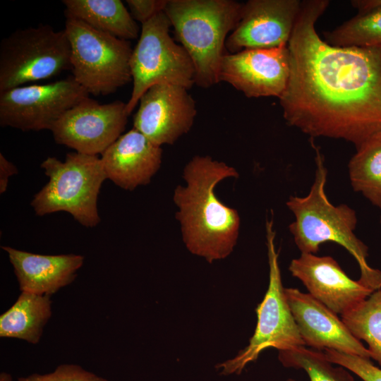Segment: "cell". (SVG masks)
<instances>
[{
    "mask_svg": "<svg viewBox=\"0 0 381 381\" xmlns=\"http://www.w3.org/2000/svg\"><path fill=\"white\" fill-rule=\"evenodd\" d=\"M289 270L308 294L337 314L343 315L368 298L373 291L351 279L330 256L301 253Z\"/></svg>",
    "mask_w": 381,
    "mask_h": 381,
    "instance_id": "cell-15",
    "label": "cell"
},
{
    "mask_svg": "<svg viewBox=\"0 0 381 381\" xmlns=\"http://www.w3.org/2000/svg\"><path fill=\"white\" fill-rule=\"evenodd\" d=\"M315 151V174L309 193L304 197L290 196L286 205L295 220L289 226L294 242L301 253L315 254L320 246L334 242L346 248L357 261L361 277L358 280L373 291L381 289V271L367 262L368 246L354 234L357 217L345 204L334 205L325 193L327 169L318 147Z\"/></svg>",
    "mask_w": 381,
    "mask_h": 381,
    "instance_id": "cell-3",
    "label": "cell"
},
{
    "mask_svg": "<svg viewBox=\"0 0 381 381\" xmlns=\"http://www.w3.org/2000/svg\"><path fill=\"white\" fill-rule=\"evenodd\" d=\"M71 68V47L64 30L40 25L17 30L0 42V92Z\"/></svg>",
    "mask_w": 381,
    "mask_h": 381,
    "instance_id": "cell-8",
    "label": "cell"
},
{
    "mask_svg": "<svg viewBox=\"0 0 381 381\" xmlns=\"http://www.w3.org/2000/svg\"><path fill=\"white\" fill-rule=\"evenodd\" d=\"M66 17L125 40L136 39L140 30L120 0H64Z\"/></svg>",
    "mask_w": 381,
    "mask_h": 381,
    "instance_id": "cell-19",
    "label": "cell"
},
{
    "mask_svg": "<svg viewBox=\"0 0 381 381\" xmlns=\"http://www.w3.org/2000/svg\"><path fill=\"white\" fill-rule=\"evenodd\" d=\"M272 219L266 222V239L270 267L269 285L256 308L257 325L248 345L231 359L217 364L220 374H240L262 351L269 347L279 351L305 346L287 302L276 250Z\"/></svg>",
    "mask_w": 381,
    "mask_h": 381,
    "instance_id": "cell-9",
    "label": "cell"
},
{
    "mask_svg": "<svg viewBox=\"0 0 381 381\" xmlns=\"http://www.w3.org/2000/svg\"><path fill=\"white\" fill-rule=\"evenodd\" d=\"M168 0H127L126 4L133 18L141 23H147L158 13L164 11Z\"/></svg>",
    "mask_w": 381,
    "mask_h": 381,
    "instance_id": "cell-27",
    "label": "cell"
},
{
    "mask_svg": "<svg viewBox=\"0 0 381 381\" xmlns=\"http://www.w3.org/2000/svg\"><path fill=\"white\" fill-rule=\"evenodd\" d=\"M133 128L153 144H174L191 128L196 116L195 102L188 89L171 84L150 87L140 97Z\"/></svg>",
    "mask_w": 381,
    "mask_h": 381,
    "instance_id": "cell-12",
    "label": "cell"
},
{
    "mask_svg": "<svg viewBox=\"0 0 381 381\" xmlns=\"http://www.w3.org/2000/svg\"><path fill=\"white\" fill-rule=\"evenodd\" d=\"M171 27L164 11L141 25L139 40L130 61L133 89L126 103L128 115L143 95L155 85L171 84L188 90L195 84L192 59L171 37Z\"/></svg>",
    "mask_w": 381,
    "mask_h": 381,
    "instance_id": "cell-7",
    "label": "cell"
},
{
    "mask_svg": "<svg viewBox=\"0 0 381 381\" xmlns=\"http://www.w3.org/2000/svg\"><path fill=\"white\" fill-rule=\"evenodd\" d=\"M356 150L348 165L351 186L381 209V135Z\"/></svg>",
    "mask_w": 381,
    "mask_h": 381,
    "instance_id": "cell-22",
    "label": "cell"
},
{
    "mask_svg": "<svg viewBox=\"0 0 381 381\" xmlns=\"http://www.w3.org/2000/svg\"><path fill=\"white\" fill-rule=\"evenodd\" d=\"M128 116L126 103L100 104L89 97L68 109L51 131L57 144L98 155L122 135Z\"/></svg>",
    "mask_w": 381,
    "mask_h": 381,
    "instance_id": "cell-11",
    "label": "cell"
},
{
    "mask_svg": "<svg viewBox=\"0 0 381 381\" xmlns=\"http://www.w3.org/2000/svg\"><path fill=\"white\" fill-rule=\"evenodd\" d=\"M341 318L356 339L367 343L371 358L381 366V289Z\"/></svg>",
    "mask_w": 381,
    "mask_h": 381,
    "instance_id": "cell-23",
    "label": "cell"
},
{
    "mask_svg": "<svg viewBox=\"0 0 381 381\" xmlns=\"http://www.w3.org/2000/svg\"><path fill=\"white\" fill-rule=\"evenodd\" d=\"M49 295L21 291L16 301L0 316V337L39 342L52 315Z\"/></svg>",
    "mask_w": 381,
    "mask_h": 381,
    "instance_id": "cell-20",
    "label": "cell"
},
{
    "mask_svg": "<svg viewBox=\"0 0 381 381\" xmlns=\"http://www.w3.org/2000/svg\"><path fill=\"white\" fill-rule=\"evenodd\" d=\"M183 177L186 184L176 186L173 200L186 248L210 263L226 258L237 242L240 217L214 189L226 178H238V171L210 156L196 155L185 166Z\"/></svg>",
    "mask_w": 381,
    "mask_h": 381,
    "instance_id": "cell-2",
    "label": "cell"
},
{
    "mask_svg": "<svg viewBox=\"0 0 381 381\" xmlns=\"http://www.w3.org/2000/svg\"><path fill=\"white\" fill-rule=\"evenodd\" d=\"M41 167L49 179L31 201L36 214L63 211L84 226H97L100 222L97 198L107 179L100 157L73 152L63 162L49 157Z\"/></svg>",
    "mask_w": 381,
    "mask_h": 381,
    "instance_id": "cell-5",
    "label": "cell"
},
{
    "mask_svg": "<svg viewBox=\"0 0 381 381\" xmlns=\"http://www.w3.org/2000/svg\"><path fill=\"white\" fill-rule=\"evenodd\" d=\"M287 381H296V380H294V379L289 378V379L287 380Z\"/></svg>",
    "mask_w": 381,
    "mask_h": 381,
    "instance_id": "cell-30",
    "label": "cell"
},
{
    "mask_svg": "<svg viewBox=\"0 0 381 381\" xmlns=\"http://www.w3.org/2000/svg\"><path fill=\"white\" fill-rule=\"evenodd\" d=\"M0 381H12V377L10 374L2 372L0 374Z\"/></svg>",
    "mask_w": 381,
    "mask_h": 381,
    "instance_id": "cell-29",
    "label": "cell"
},
{
    "mask_svg": "<svg viewBox=\"0 0 381 381\" xmlns=\"http://www.w3.org/2000/svg\"><path fill=\"white\" fill-rule=\"evenodd\" d=\"M89 97L73 78L0 92V125L23 131L52 128L71 108Z\"/></svg>",
    "mask_w": 381,
    "mask_h": 381,
    "instance_id": "cell-10",
    "label": "cell"
},
{
    "mask_svg": "<svg viewBox=\"0 0 381 381\" xmlns=\"http://www.w3.org/2000/svg\"><path fill=\"white\" fill-rule=\"evenodd\" d=\"M358 13L334 30L325 32L326 42L336 47L381 48V0H355Z\"/></svg>",
    "mask_w": 381,
    "mask_h": 381,
    "instance_id": "cell-21",
    "label": "cell"
},
{
    "mask_svg": "<svg viewBox=\"0 0 381 381\" xmlns=\"http://www.w3.org/2000/svg\"><path fill=\"white\" fill-rule=\"evenodd\" d=\"M300 0H250L243 4L241 19L228 36L231 54L244 49L288 46L300 11Z\"/></svg>",
    "mask_w": 381,
    "mask_h": 381,
    "instance_id": "cell-14",
    "label": "cell"
},
{
    "mask_svg": "<svg viewBox=\"0 0 381 381\" xmlns=\"http://www.w3.org/2000/svg\"><path fill=\"white\" fill-rule=\"evenodd\" d=\"M243 4L233 0H168L164 13L192 59L198 86L208 88L219 83L226 40L241 19Z\"/></svg>",
    "mask_w": 381,
    "mask_h": 381,
    "instance_id": "cell-4",
    "label": "cell"
},
{
    "mask_svg": "<svg viewBox=\"0 0 381 381\" xmlns=\"http://www.w3.org/2000/svg\"><path fill=\"white\" fill-rule=\"evenodd\" d=\"M380 223H381V217H380Z\"/></svg>",
    "mask_w": 381,
    "mask_h": 381,
    "instance_id": "cell-31",
    "label": "cell"
},
{
    "mask_svg": "<svg viewBox=\"0 0 381 381\" xmlns=\"http://www.w3.org/2000/svg\"><path fill=\"white\" fill-rule=\"evenodd\" d=\"M284 291L305 346L371 358L368 349L351 334L337 313L298 289L285 288Z\"/></svg>",
    "mask_w": 381,
    "mask_h": 381,
    "instance_id": "cell-16",
    "label": "cell"
},
{
    "mask_svg": "<svg viewBox=\"0 0 381 381\" xmlns=\"http://www.w3.org/2000/svg\"><path fill=\"white\" fill-rule=\"evenodd\" d=\"M329 4L301 1L288 43L289 78L279 99L289 126L358 148L381 135V48L336 47L322 40L315 23Z\"/></svg>",
    "mask_w": 381,
    "mask_h": 381,
    "instance_id": "cell-1",
    "label": "cell"
},
{
    "mask_svg": "<svg viewBox=\"0 0 381 381\" xmlns=\"http://www.w3.org/2000/svg\"><path fill=\"white\" fill-rule=\"evenodd\" d=\"M18 381H108L107 379L73 364L59 365L54 371L44 374H32L19 377Z\"/></svg>",
    "mask_w": 381,
    "mask_h": 381,
    "instance_id": "cell-26",
    "label": "cell"
},
{
    "mask_svg": "<svg viewBox=\"0 0 381 381\" xmlns=\"http://www.w3.org/2000/svg\"><path fill=\"white\" fill-rule=\"evenodd\" d=\"M289 75L288 46L244 49L223 56L219 82L230 84L248 97L279 98L286 87Z\"/></svg>",
    "mask_w": 381,
    "mask_h": 381,
    "instance_id": "cell-13",
    "label": "cell"
},
{
    "mask_svg": "<svg viewBox=\"0 0 381 381\" xmlns=\"http://www.w3.org/2000/svg\"><path fill=\"white\" fill-rule=\"evenodd\" d=\"M13 267L21 291L51 296L71 284L84 257L75 254L40 255L1 246Z\"/></svg>",
    "mask_w": 381,
    "mask_h": 381,
    "instance_id": "cell-18",
    "label": "cell"
},
{
    "mask_svg": "<svg viewBox=\"0 0 381 381\" xmlns=\"http://www.w3.org/2000/svg\"><path fill=\"white\" fill-rule=\"evenodd\" d=\"M278 358L286 368L306 371L310 381H354L349 370L334 366L321 351L298 346L279 351Z\"/></svg>",
    "mask_w": 381,
    "mask_h": 381,
    "instance_id": "cell-24",
    "label": "cell"
},
{
    "mask_svg": "<svg viewBox=\"0 0 381 381\" xmlns=\"http://www.w3.org/2000/svg\"><path fill=\"white\" fill-rule=\"evenodd\" d=\"M162 158V147L134 128L122 134L100 157L107 178L127 190L150 183Z\"/></svg>",
    "mask_w": 381,
    "mask_h": 381,
    "instance_id": "cell-17",
    "label": "cell"
},
{
    "mask_svg": "<svg viewBox=\"0 0 381 381\" xmlns=\"http://www.w3.org/2000/svg\"><path fill=\"white\" fill-rule=\"evenodd\" d=\"M324 353L331 363L345 368L363 381H381V369L369 358L332 349H325Z\"/></svg>",
    "mask_w": 381,
    "mask_h": 381,
    "instance_id": "cell-25",
    "label": "cell"
},
{
    "mask_svg": "<svg viewBox=\"0 0 381 381\" xmlns=\"http://www.w3.org/2000/svg\"><path fill=\"white\" fill-rule=\"evenodd\" d=\"M64 31L71 47L73 78L88 93L107 95L132 81L128 40L66 17Z\"/></svg>",
    "mask_w": 381,
    "mask_h": 381,
    "instance_id": "cell-6",
    "label": "cell"
},
{
    "mask_svg": "<svg viewBox=\"0 0 381 381\" xmlns=\"http://www.w3.org/2000/svg\"><path fill=\"white\" fill-rule=\"evenodd\" d=\"M18 173L16 167L0 153V193H4L8 187V178Z\"/></svg>",
    "mask_w": 381,
    "mask_h": 381,
    "instance_id": "cell-28",
    "label": "cell"
}]
</instances>
